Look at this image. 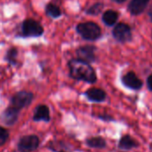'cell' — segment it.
Instances as JSON below:
<instances>
[{
    "label": "cell",
    "mask_w": 152,
    "mask_h": 152,
    "mask_svg": "<svg viewBox=\"0 0 152 152\" xmlns=\"http://www.w3.org/2000/svg\"><path fill=\"white\" fill-rule=\"evenodd\" d=\"M140 143L132 136L126 134L121 137L118 142V148L123 151H130L132 149H135L139 147Z\"/></svg>",
    "instance_id": "12"
},
{
    "label": "cell",
    "mask_w": 152,
    "mask_h": 152,
    "mask_svg": "<svg viewBox=\"0 0 152 152\" xmlns=\"http://www.w3.org/2000/svg\"><path fill=\"white\" fill-rule=\"evenodd\" d=\"M86 143L88 147L94 148V149H103L107 145L105 139L101 136H94V137L87 138L86 141Z\"/></svg>",
    "instance_id": "14"
},
{
    "label": "cell",
    "mask_w": 152,
    "mask_h": 152,
    "mask_svg": "<svg viewBox=\"0 0 152 152\" xmlns=\"http://www.w3.org/2000/svg\"><path fill=\"white\" fill-rule=\"evenodd\" d=\"M45 12L52 18H58L61 15V9L53 4H48L45 7Z\"/></svg>",
    "instance_id": "16"
},
{
    "label": "cell",
    "mask_w": 152,
    "mask_h": 152,
    "mask_svg": "<svg viewBox=\"0 0 152 152\" xmlns=\"http://www.w3.org/2000/svg\"><path fill=\"white\" fill-rule=\"evenodd\" d=\"M113 36L119 42L125 43V42L129 41L132 38L130 27L125 23L118 24L113 29Z\"/></svg>",
    "instance_id": "6"
},
{
    "label": "cell",
    "mask_w": 152,
    "mask_h": 152,
    "mask_svg": "<svg viewBox=\"0 0 152 152\" xmlns=\"http://www.w3.org/2000/svg\"><path fill=\"white\" fill-rule=\"evenodd\" d=\"M112 1H114V2H116V3H123V2H125L126 0H112Z\"/></svg>",
    "instance_id": "22"
},
{
    "label": "cell",
    "mask_w": 152,
    "mask_h": 152,
    "mask_svg": "<svg viewBox=\"0 0 152 152\" xmlns=\"http://www.w3.org/2000/svg\"><path fill=\"white\" fill-rule=\"evenodd\" d=\"M23 37H40L44 33V28L39 22L33 19H27L21 26Z\"/></svg>",
    "instance_id": "5"
},
{
    "label": "cell",
    "mask_w": 152,
    "mask_h": 152,
    "mask_svg": "<svg viewBox=\"0 0 152 152\" xmlns=\"http://www.w3.org/2000/svg\"><path fill=\"white\" fill-rule=\"evenodd\" d=\"M33 120L35 122H50L51 117H50V110L49 108L45 105V104H40L38 105L35 110H34V115H33Z\"/></svg>",
    "instance_id": "8"
},
{
    "label": "cell",
    "mask_w": 152,
    "mask_h": 152,
    "mask_svg": "<svg viewBox=\"0 0 152 152\" xmlns=\"http://www.w3.org/2000/svg\"><path fill=\"white\" fill-rule=\"evenodd\" d=\"M118 18V12H116L115 11H112V10L106 11L102 15V20L104 21L105 24H107L109 26L113 25L117 21Z\"/></svg>",
    "instance_id": "15"
},
{
    "label": "cell",
    "mask_w": 152,
    "mask_h": 152,
    "mask_svg": "<svg viewBox=\"0 0 152 152\" xmlns=\"http://www.w3.org/2000/svg\"><path fill=\"white\" fill-rule=\"evenodd\" d=\"M34 99V94L28 91H20L16 93L11 98L10 106L20 111V110L30 105Z\"/></svg>",
    "instance_id": "3"
},
{
    "label": "cell",
    "mask_w": 152,
    "mask_h": 152,
    "mask_svg": "<svg viewBox=\"0 0 152 152\" xmlns=\"http://www.w3.org/2000/svg\"><path fill=\"white\" fill-rule=\"evenodd\" d=\"M147 85H148V87H149V89L152 91V75H151L149 77H148V79H147Z\"/></svg>",
    "instance_id": "20"
},
{
    "label": "cell",
    "mask_w": 152,
    "mask_h": 152,
    "mask_svg": "<svg viewBox=\"0 0 152 152\" xmlns=\"http://www.w3.org/2000/svg\"><path fill=\"white\" fill-rule=\"evenodd\" d=\"M39 143L40 141L37 135H24L20 138L17 144V149L19 152H32L38 148Z\"/></svg>",
    "instance_id": "4"
},
{
    "label": "cell",
    "mask_w": 152,
    "mask_h": 152,
    "mask_svg": "<svg viewBox=\"0 0 152 152\" xmlns=\"http://www.w3.org/2000/svg\"><path fill=\"white\" fill-rule=\"evenodd\" d=\"M95 47L92 45H85L82 47H79L77 51V54L78 56V59L81 61H84L86 62H92L95 61Z\"/></svg>",
    "instance_id": "7"
},
{
    "label": "cell",
    "mask_w": 152,
    "mask_h": 152,
    "mask_svg": "<svg viewBox=\"0 0 152 152\" xmlns=\"http://www.w3.org/2000/svg\"><path fill=\"white\" fill-rule=\"evenodd\" d=\"M122 82L126 87L133 90H139L142 86V81L138 78L134 72H128L122 78Z\"/></svg>",
    "instance_id": "10"
},
{
    "label": "cell",
    "mask_w": 152,
    "mask_h": 152,
    "mask_svg": "<svg viewBox=\"0 0 152 152\" xmlns=\"http://www.w3.org/2000/svg\"><path fill=\"white\" fill-rule=\"evenodd\" d=\"M17 56H18V50L16 47L10 48L5 55V60L12 65H15L17 63Z\"/></svg>",
    "instance_id": "17"
},
{
    "label": "cell",
    "mask_w": 152,
    "mask_h": 152,
    "mask_svg": "<svg viewBox=\"0 0 152 152\" xmlns=\"http://www.w3.org/2000/svg\"><path fill=\"white\" fill-rule=\"evenodd\" d=\"M86 98L93 102H102L106 99V93L100 88H90L85 93Z\"/></svg>",
    "instance_id": "11"
},
{
    "label": "cell",
    "mask_w": 152,
    "mask_h": 152,
    "mask_svg": "<svg viewBox=\"0 0 152 152\" xmlns=\"http://www.w3.org/2000/svg\"><path fill=\"white\" fill-rule=\"evenodd\" d=\"M77 31L78 34L86 40H96L101 36V28L100 27L92 21L80 23L77 26Z\"/></svg>",
    "instance_id": "2"
},
{
    "label": "cell",
    "mask_w": 152,
    "mask_h": 152,
    "mask_svg": "<svg viewBox=\"0 0 152 152\" xmlns=\"http://www.w3.org/2000/svg\"><path fill=\"white\" fill-rule=\"evenodd\" d=\"M151 149L152 150V143H151Z\"/></svg>",
    "instance_id": "24"
},
{
    "label": "cell",
    "mask_w": 152,
    "mask_h": 152,
    "mask_svg": "<svg viewBox=\"0 0 152 152\" xmlns=\"http://www.w3.org/2000/svg\"><path fill=\"white\" fill-rule=\"evenodd\" d=\"M9 139V132L3 126H0V146H3L6 143Z\"/></svg>",
    "instance_id": "18"
},
{
    "label": "cell",
    "mask_w": 152,
    "mask_h": 152,
    "mask_svg": "<svg viewBox=\"0 0 152 152\" xmlns=\"http://www.w3.org/2000/svg\"><path fill=\"white\" fill-rule=\"evenodd\" d=\"M148 3L149 0H132L129 4L128 9L132 14L138 15L145 10Z\"/></svg>",
    "instance_id": "13"
},
{
    "label": "cell",
    "mask_w": 152,
    "mask_h": 152,
    "mask_svg": "<svg viewBox=\"0 0 152 152\" xmlns=\"http://www.w3.org/2000/svg\"><path fill=\"white\" fill-rule=\"evenodd\" d=\"M19 115H20V110L14 109L12 106H9L3 112V114L1 116V118H2V121L5 125L12 126L17 122V120L19 118Z\"/></svg>",
    "instance_id": "9"
},
{
    "label": "cell",
    "mask_w": 152,
    "mask_h": 152,
    "mask_svg": "<svg viewBox=\"0 0 152 152\" xmlns=\"http://www.w3.org/2000/svg\"><path fill=\"white\" fill-rule=\"evenodd\" d=\"M69 68L70 77L74 79L82 80L90 84H94L97 80L95 71L88 62L79 59L71 60L69 62Z\"/></svg>",
    "instance_id": "1"
},
{
    "label": "cell",
    "mask_w": 152,
    "mask_h": 152,
    "mask_svg": "<svg viewBox=\"0 0 152 152\" xmlns=\"http://www.w3.org/2000/svg\"><path fill=\"white\" fill-rule=\"evenodd\" d=\"M102 7H103L102 4L97 3V4H94L93 6H91V7L86 11V12H87L88 14H91V15H97L98 13L101 12Z\"/></svg>",
    "instance_id": "19"
},
{
    "label": "cell",
    "mask_w": 152,
    "mask_h": 152,
    "mask_svg": "<svg viewBox=\"0 0 152 152\" xmlns=\"http://www.w3.org/2000/svg\"><path fill=\"white\" fill-rule=\"evenodd\" d=\"M59 152H65V151H60Z\"/></svg>",
    "instance_id": "23"
},
{
    "label": "cell",
    "mask_w": 152,
    "mask_h": 152,
    "mask_svg": "<svg viewBox=\"0 0 152 152\" xmlns=\"http://www.w3.org/2000/svg\"><path fill=\"white\" fill-rule=\"evenodd\" d=\"M149 16L151 17V19L152 20V4L151 6V8H150V10H149Z\"/></svg>",
    "instance_id": "21"
}]
</instances>
